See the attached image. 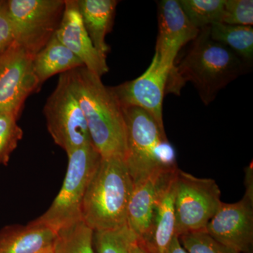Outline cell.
<instances>
[{"instance_id": "obj_23", "label": "cell", "mask_w": 253, "mask_h": 253, "mask_svg": "<svg viewBox=\"0 0 253 253\" xmlns=\"http://www.w3.org/2000/svg\"><path fill=\"white\" fill-rule=\"evenodd\" d=\"M11 115L0 113V165L6 166L10 156L22 139L23 131Z\"/></svg>"}, {"instance_id": "obj_21", "label": "cell", "mask_w": 253, "mask_h": 253, "mask_svg": "<svg viewBox=\"0 0 253 253\" xmlns=\"http://www.w3.org/2000/svg\"><path fill=\"white\" fill-rule=\"evenodd\" d=\"M59 234L54 253H95L94 231L83 221L59 231Z\"/></svg>"}, {"instance_id": "obj_7", "label": "cell", "mask_w": 253, "mask_h": 253, "mask_svg": "<svg viewBox=\"0 0 253 253\" xmlns=\"http://www.w3.org/2000/svg\"><path fill=\"white\" fill-rule=\"evenodd\" d=\"M7 6L14 42L34 58L57 31L65 0H8Z\"/></svg>"}, {"instance_id": "obj_9", "label": "cell", "mask_w": 253, "mask_h": 253, "mask_svg": "<svg viewBox=\"0 0 253 253\" xmlns=\"http://www.w3.org/2000/svg\"><path fill=\"white\" fill-rule=\"evenodd\" d=\"M158 29L155 51L170 72L166 93L179 95L184 84L176 72V58L181 48L197 37L199 30L191 24L176 0L158 3Z\"/></svg>"}, {"instance_id": "obj_1", "label": "cell", "mask_w": 253, "mask_h": 253, "mask_svg": "<svg viewBox=\"0 0 253 253\" xmlns=\"http://www.w3.org/2000/svg\"><path fill=\"white\" fill-rule=\"evenodd\" d=\"M70 86L84 113L91 144L102 158L126 159L124 111L112 89L85 67L68 71Z\"/></svg>"}, {"instance_id": "obj_20", "label": "cell", "mask_w": 253, "mask_h": 253, "mask_svg": "<svg viewBox=\"0 0 253 253\" xmlns=\"http://www.w3.org/2000/svg\"><path fill=\"white\" fill-rule=\"evenodd\" d=\"M179 3L190 22L199 31L221 23L224 0H179Z\"/></svg>"}, {"instance_id": "obj_22", "label": "cell", "mask_w": 253, "mask_h": 253, "mask_svg": "<svg viewBox=\"0 0 253 253\" xmlns=\"http://www.w3.org/2000/svg\"><path fill=\"white\" fill-rule=\"evenodd\" d=\"M136 237L127 225L110 230L94 231L93 242L97 253H129Z\"/></svg>"}, {"instance_id": "obj_15", "label": "cell", "mask_w": 253, "mask_h": 253, "mask_svg": "<svg viewBox=\"0 0 253 253\" xmlns=\"http://www.w3.org/2000/svg\"><path fill=\"white\" fill-rule=\"evenodd\" d=\"M59 231L36 220L0 230V253H54Z\"/></svg>"}, {"instance_id": "obj_16", "label": "cell", "mask_w": 253, "mask_h": 253, "mask_svg": "<svg viewBox=\"0 0 253 253\" xmlns=\"http://www.w3.org/2000/svg\"><path fill=\"white\" fill-rule=\"evenodd\" d=\"M178 169L164 186L158 198L149 237L143 244L138 242L149 253H167L175 236L174 199Z\"/></svg>"}, {"instance_id": "obj_24", "label": "cell", "mask_w": 253, "mask_h": 253, "mask_svg": "<svg viewBox=\"0 0 253 253\" xmlns=\"http://www.w3.org/2000/svg\"><path fill=\"white\" fill-rule=\"evenodd\" d=\"M179 239L187 253H239L217 242L205 231L184 234Z\"/></svg>"}, {"instance_id": "obj_19", "label": "cell", "mask_w": 253, "mask_h": 253, "mask_svg": "<svg viewBox=\"0 0 253 253\" xmlns=\"http://www.w3.org/2000/svg\"><path fill=\"white\" fill-rule=\"evenodd\" d=\"M214 41L224 44L249 66L253 61V26H233L216 23L210 26Z\"/></svg>"}, {"instance_id": "obj_27", "label": "cell", "mask_w": 253, "mask_h": 253, "mask_svg": "<svg viewBox=\"0 0 253 253\" xmlns=\"http://www.w3.org/2000/svg\"><path fill=\"white\" fill-rule=\"evenodd\" d=\"M245 186H246V196L253 199V168L250 166L246 168L245 175Z\"/></svg>"}, {"instance_id": "obj_3", "label": "cell", "mask_w": 253, "mask_h": 253, "mask_svg": "<svg viewBox=\"0 0 253 253\" xmlns=\"http://www.w3.org/2000/svg\"><path fill=\"white\" fill-rule=\"evenodd\" d=\"M134 184L124 160L102 158L83 200L82 221L93 231L126 225Z\"/></svg>"}, {"instance_id": "obj_26", "label": "cell", "mask_w": 253, "mask_h": 253, "mask_svg": "<svg viewBox=\"0 0 253 253\" xmlns=\"http://www.w3.org/2000/svg\"><path fill=\"white\" fill-rule=\"evenodd\" d=\"M14 42V32L8 11L7 1L0 0V53Z\"/></svg>"}, {"instance_id": "obj_30", "label": "cell", "mask_w": 253, "mask_h": 253, "mask_svg": "<svg viewBox=\"0 0 253 253\" xmlns=\"http://www.w3.org/2000/svg\"></svg>"}, {"instance_id": "obj_14", "label": "cell", "mask_w": 253, "mask_h": 253, "mask_svg": "<svg viewBox=\"0 0 253 253\" xmlns=\"http://www.w3.org/2000/svg\"><path fill=\"white\" fill-rule=\"evenodd\" d=\"M56 36L81 60L86 69L100 78L109 72L106 56L94 47L84 27L77 0H65L64 11Z\"/></svg>"}, {"instance_id": "obj_29", "label": "cell", "mask_w": 253, "mask_h": 253, "mask_svg": "<svg viewBox=\"0 0 253 253\" xmlns=\"http://www.w3.org/2000/svg\"><path fill=\"white\" fill-rule=\"evenodd\" d=\"M129 253H149L138 243L137 239L131 242L129 247Z\"/></svg>"}, {"instance_id": "obj_12", "label": "cell", "mask_w": 253, "mask_h": 253, "mask_svg": "<svg viewBox=\"0 0 253 253\" xmlns=\"http://www.w3.org/2000/svg\"><path fill=\"white\" fill-rule=\"evenodd\" d=\"M205 231L226 247L249 253L253 242V199L244 195L234 204L222 202Z\"/></svg>"}, {"instance_id": "obj_2", "label": "cell", "mask_w": 253, "mask_h": 253, "mask_svg": "<svg viewBox=\"0 0 253 253\" xmlns=\"http://www.w3.org/2000/svg\"><path fill=\"white\" fill-rule=\"evenodd\" d=\"M250 67L227 46L212 40L207 27L200 30L176 69L181 82L192 83L204 104L209 105Z\"/></svg>"}, {"instance_id": "obj_17", "label": "cell", "mask_w": 253, "mask_h": 253, "mask_svg": "<svg viewBox=\"0 0 253 253\" xmlns=\"http://www.w3.org/2000/svg\"><path fill=\"white\" fill-rule=\"evenodd\" d=\"M84 27L94 47L106 56L110 50L106 37L113 28L118 1L116 0H77Z\"/></svg>"}, {"instance_id": "obj_11", "label": "cell", "mask_w": 253, "mask_h": 253, "mask_svg": "<svg viewBox=\"0 0 253 253\" xmlns=\"http://www.w3.org/2000/svg\"><path fill=\"white\" fill-rule=\"evenodd\" d=\"M170 72L160 61L155 51L146 71L141 76L111 87L123 109L135 107L144 110L165 131L163 104Z\"/></svg>"}, {"instance_id": "obj_28", "label": "cell", "mask_w": 253, "mask_h": 253, "mask_svg": "<svg viewBox=\"0 0 253 253\" xmlns=\"http://www.w3.org/2000/svg\"><path fill=\"white\" fill-rule=\"evenodd\" d=\"M167 253H187V252L181 246L179 237L174 236L172 240V242L168 248Z\"/></svg>"}, {"instance_id": "obj_8", "label": "cell", "mask_w": 253, "mask_h": 253, "mask_svg": "<svg viewBox=\"0 0 253 253\" xmlns=\"http://www.w3.org/2000/svg\"><path fill=\"white\" fill-rule=\"evenodd\" d=\"M43 112L50 135L66 154L91 144L84 113L71 90L67 72L60 75Z\"/></svg>"}, {"instance_id": "obj_4", "label": "cell", "mask_w": 253, "mask_h": 253, "mask_svg": "<svg viewBox=\"0 0 253 253\" xmlns=\"http://www.w3.org/2000/svg\"><path fill=\"white\" fill-rule=\"evenodd\" d=\"M123 111L126 126L125 162L133 184L155 172L177 168L175 150L152 116L139 108Z\"/></svg>"}, {"instance_id": "obj_13", "label": "cell", "mask_w": 253, "mask_h": 253, "mask_svg": "<svg viewBox=\"0 0 253 253\" xmlns=\"http://www.w3.org/2000/svg\"><path fill=\"white\" fill-rule=\"evenodd\" d=\"M177 169L155 172L134 184L126 211V225L139 244H143L149 237L158 198Z\"/></svg>"}, {"instance_id": "obj_18", "label": "cell", "mask_w": 253, "mask_h": 253, "mask_svg": "<svg viewBox=\"0 0 253 253\" xmlns=\"http://www.w3.org/2000/svg\"><path fill=\"white\" fill-rule=\"evenodd\" d=\"M33 62L40 85L58 73L61 75L84 66L81 60L59 41L56 33L34 56Z\"/></svg>"}, {"instance_id": "obj_6", "label": "cell", "mask_w": 253, "mask_h": 253, "mask_svg": "<svg viewBox=\"0 0 253 253\" xmlns=\"http://www.w3.org/2000/svg\"><path fill=\"white\" fill-rule=\"evenodd\" d=\"M216 181L196 177L178 169L176 177L174 215L175 236L206 230L222 202Z\"/></svg>"}, {"instance_id": "obj_10", "label": "cell", "mask_w": 253, "mask_h": 253, "mask_svg": "<svg viewBox=\"0 0 253 253\" xmlns=\"http://www.w3.org/2000/svg\"><path fill=\"white\" fill-rule=\"evenodd\" d=\"M33 61L14 42L0 53V113L18 118L26 100L41 86Z\"/></svg>"}, {"instance_id": "obj_5", "label": "cell", "mask_w": 253, "mask_h": 253, "mask_svg": "<svg viewBox=\"0 0 253 253\" xmlns=\"http://www.w3.org/2000/svg\"><path fill=\"white\" fill-rule=\"evenodd\" d=\"M67 155V172L62 187L46 212L35 219L57 231L82 221L84 194L101 160L91 144L73 150Z\"/></svg>"}, {"instance_id": "obj_25", "label": "cell", "mask_w": 253, "mask_h": 253, "mask_svg": "<svg viewBox=\"0 0 253 253\" xmlns=\"http://www.w3.org/2000/svg\"><path fill=\"white\" fill-rule=\"evenodd\" d=\"M221 23L233 26H252L253 0H224Z\"/></svg>"}]
</instances>
